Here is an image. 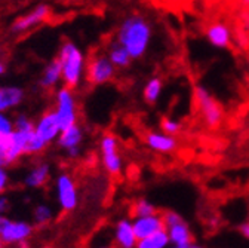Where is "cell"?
I'll use <instances>...</instances> for the list:
<instances>
[{"mask_svg": "<svg viewBox=\"0 0 249 248\" xmlns=\"http://www.w3.org/2000/svg\"><path fill=\"white\" fill-rule=\"evenodd\" d=\"M35 232V225L27 220H12L6 223L0 232V241L3 245H19L27 242Z\"/></svg>", "mask_w": 249, "mask_h": 248, "instance_id": "obj_11", "label": "cell"}, {"mask_svg": "<svg viewBox=\"0 0 249 248\" xmlns=\"http://www.w3.org/2000/svg\"><path fill=\"white\" fill-rule=\"evenodd\" d=\"M165 230L168 232L169 241L172 245H187L193 242V233L190 226L185 223L182 217L175 211H163Z\"/></svg>", "mask_w": 249, "mask_h": 248, "instance_id": "obj_9", "label": "cell"}, {"mask_svg": "<svg viewBox=\"0 0 249 248\" xmlns=\"http://www.w3.org/2000/svg\"><path fill=\"white\" fill-rule=\"evenodd\" d=\"M239 232H240V235H242L243 238L249 239V222H248V220L239 226Z\"/></svg>", "mask_w": 249, "mask_h": 248, "instance_id": "obj_30", "label": "cell"}, {"mask_svg": "<svg viewBox=\"0 0 249 248\" xmlns=\"http://www.w3.org/2000/svg\"><path fill=\"white\" fill-rule=\"evenodd\" d=\"M39 83H40V88H43V89H52V88H56L58 83H62L61 66L56 58L46 64V67L43 69V72L40 75Z\"/></svg>", "mask_w": 249, "mask_h": 248, "instance_id": "obj_21", "label": "cell"}, {"mask_svg": "<svg viewBox=\"0 0 249 248\" xmlns=\"http://www.w3.org/2000/svg\"><path fill=\"white\" fill-rule=\"evenodd\" d=\"M51 15V8L45 3H40L35 6L33 9H30L19 18H17L11 27V32L14 35H25L31 30H35L40 24L46 22Z\"/></svg>", "mask_w": 249, "mask_h": 248, "instance_id": "obj_10", "label": "cell"}, {"mask_svg": "<svg viewBox=\"0 0 249 248\" xmlns=\"http://www.w3.org/2000/svg\"><path fill=\"white\" fill-rule=\"evenodd\" d=\"M25 92L19 86H0V112H9L22 104Z\"/></svg>", "mask_w": 249, "mask_h": 248, "instance_id": "obj_18", "label": "cell"}, {"mask_svg": "<svg viewBox=\"0 0 249 248\" xmlns=\"http://www.w3.org/2000/svg\"><path fill=\"white\" fill-rule=\"evenodd\" d=\"M242 2V5H245V6H249V0H240Z\"/></svg>", "mask_w": 249, "mask_h": 248, "instance_id": "obj_35", "label": "cell"}, {"mask_svg": "<svg viewBox=\"0 0 249 248\" xmlns=\"http://www.w3.org/2000/svg\"><path fill=\"white\" fill-rule=\"evenodd\" d=\"M168 248H203L202 245H197L195 242H190L187 245H172V247H168Z\"/></svg>", "mask_w": 249, "mask_h": 248, "instance_id": "obj_31", "label": "cell"}, {"mask_svg": "<svg viewBox=\"0 0 249 248\" xmlns=\"http://www.w3.org/2000/svg\"><path fill=\"white\" fill-rule=\"evenodd\" d=\"M2 245H3V244H2V241H0V247H2Z\"/></svg>", "mask_w": 249, "mask_h": 248, "instance_id": "obj_37", "label": "cell"}, {"mask_svg": "<svg viewBox=\"0 0 249 248\" xmlns=\"http://www.w3.org/2000/svg\"><path fill=\"white\" fill-rule=\"evenodd\" d=\"M11 184V177L9 172L5 167H0V195H3Z\"/></svg>", "mask_w": 249, "mask_h": 248, "instance_id": "obj_28", "label": "cell"}, {"mask_svg": "<svg viewBox=\"0 0 249 248\" xmlns=\"http://www.w3.org/2000/svg\"><path fill=\"white\" fill-rule=\"evenodd\" d=\"M144 143L153 152L163 153V154L172 153L178 147V141H177L175 135L166 134L162 130H159V131H148L144 135Z\"/></svg>", "mask_w": 249, "mask_h": 248, "instance_id": "obj_15", "label": "cell"}, {"mask_svg": "<svg viewBox=\"0 0 249 248\" xmlns=\"http://www.w3.org/2000/svg\"><path fill=\"white\" fill-rule=\"evenodd\" d=\"M205 38L213 48L227 49L231 45L233 33L226 22L216 21V22H212L208 25L206 32H205Z\"/></svg>", "mask_w": 249, "mask_h": 248, "instance_id": "obj_16", "label": "cell"}, {"mask_svg": "<svg viewBox=\"0 0 249 248\" xmlns=\"http://www.w3.org/2000/svg\"><path fill=\"white\" fill-rule=\"evenodd\" d=\"M114 39L129 52L132 59H140L151 46L153 24L142 14H131L120 21Z\"/></svg>", "mask_w": 249, "mask_h": 248, "instance_id": "obj_1", "label": "cell"}, {"mask_svg": "<svg viewBox=\"0 0 249 248\" xmlns=\"http://www.w3.org/2000/svg\"><path fill=\"white\" fill-rule=\"evenodd\" d=\"M117 67L111 63L106 52H93L86 59L85 79L93 86L107 85L114 80Z\"/></svg>", "mask_w": 249, "mask_h": 248, "instance_id": "obj_5", "label": "cell"}, {"mask_svg": "<svg viewBox=\"0 0 249 248\" xmlns=\"http://www.w3.org/2000/svg\"><path fill=\"white\" fill-rule=\"evenodd\" d=\"M14 131H15L14 119L6 112H0V147L9 140Z\"/></svg>", "mask_w": 249, "mask_h": 248, "instance_id": "obj_25", "label": "cell"}, {"mask_svg": "<svg viewBox=\"0 0 249 248\" xmlns=\"http://www.w3.org/2000/svg\"><path fill=\"white\" fill-rule=\"evenodd\" d=\"M181 122L178 119H174V117H163L162 122H160V130L165 131L166 134H171V135H177L181 133Z\"/></svg>", "mask_w": 249, "mask_h": 248, "instance_id": "obj_27", "label": "cell"}, {"mask_svg": "<svg viewBox=\"0 0 249 248\" xmlns=\"http://www.w3.org/2000/svg\"><path fill=\"white\" fill-rule=\"evenodd\" d=\"M17 248H31L27 242H24V244H19V245H17Z\"/></svg>", "mask_w": 249, "mask_h": 248, "instance_id": "obj_34", "label": "cell"}, {"mask_svg": "<svg viewBox=\"0 0 249 248\" xmlns=\"http://www.w3.org/2000/svg\"><path fill=\"white\" fill-rule=\"evenodd\" d=\"M35 133L45 140L48 144L56 143L59 133H61V125L58 122V117L53 110H46L43 112L36 120H35Z\"/></svg>", "mask_w": 249, "mask_h": 248, "instance_id": "obj_13", "label": "cell"}, {"mask_svg": "<svg viewBox=\"0 0 249 248\" xmlns=\"http://www.w3.org/2000/svg\"><path fill=\"white\" fill-rule=\"evenodd\" d=\"M132 225H134V230L138 239H142L150 235L158 233L160 230H165L163 215L159 211L150 215H144V217H134Z\"/></svg>", "mask_w": 249, "mask_h": 248, "instance_id": "obj_14", "label": "cell"}, {"mask_svg": "<svg viewBox=\"0 0 249 248\" xmlns=\"http://www.w3.org/2000/svg\"><path fill=\"white\" fill-rule=\"evenodd\" d=\"M101 248H111V247H101Z\"/></svg>", "mask_w": 249, "mask_h": 248, "instance_id": "obj_36", "label": "cell"}, {"mask_svg": "<svg viewBox=\"0 0 249 248\" xmlns=\"http://www.w3.org/2000/svg\"><path fill=\"white\" fill-rule=\"evenodd\" d=\"M193 97H195V103L200 114V119L205 125L211 130L220 127L224 119V110L221 104L216 101L212 92L205 85H197L195 88Z\"/></svg>", "mask_w": 249, "mask_h": 248, "instance_id": "obj_3", "label": "cell"}, {"mask_svg": "<svg viewBox=\"0 0 249 248\" xmlns=\"http://www.w3.org/2000/svg\"><path fill=\"white\" fill-rule=\"evenodd\" d=\"M53 112L58 117L61 130L76 125L79 122V104L73 88L62 85L55 91Z\"/></svg>", "mask_w": 249, "mask_h": 248, "instance_id": "obj_4", "label": "cell"}, {"mask_svg": "<svg viewBox=\"0 0 249 248\" xmlns=\"http://www.w3.org/2000/svg\"><path fill=\"white\" fill-rule=\"evenodd\" d=\"M55 195L59 208L71 212L79 205V189L74 178L69 172H59L55 178Z\"/></svg>", "mask_w": 249, "mask_h": 248, "instance_id": "obj_7", "label": "cell"}, {"mask_svg": "<svg viewBox=\"0 0 249 248\" xmlns=\"http://www.w3.org/2000/svg\"><path fill=\"white\" fill-rule=\"evenodd\" d=\"M169 244H171V241H169L168 232L160 230V232L150 235L147 238L138 239L135 248H168Z\"/></svg>", "mask_w": 249, "mask_h": 248, "instance_id": "obj_23", "label": "cell"}, {"mask_svg": "<svg viewBox=\"0 0 249 248\" xmlns=\"http://www.w3.org/2000/svg\"><path fill=\"white\" fill-rule=\"evenodd\" d=\"M49 177H51V165L40 162L31 170H28V172L24 177V184L28 189H40L48 183Z\"/></svg>", "mask_w": 249, "mask_h": 248, "instance_id": "obj_19", "label": "cell"}, {"mask_svg": "<svg viewBox=\"0 0 249 248\" xmlns=\"http://www.w3.org/2000/svg\"><path fill=\"white\" fill-rule=\"evenodd\" d=\"M100 158L107 174L117 177L123 171V156L116 135L106 133L100 140Z\"/></svg>", "mask_w": 249, "mask_h": 248, "instance_id": "obj_6", "label": "cell"}, {"mask_svg": "<svg viewBox=\"0 0 249 248\" xmlns=\"http://www.w3.org/2000/svg\"><path fill=\"white\" fill-rule=\"evenodd\" d=\"M159 210L156 208V205L147 199H138L132 204L131 207V214L132 217H144V215H150L158 212Z\"/></svg>", "mask_w": 249, "mask_h": 248, "instance_id": "obj_26", "label": "cell"}, {"mask_svg": "<svg viewBox=\"0 0 249 248\" xmlns=\"http://www.w3.org/2000/svg\"><path fill=\"white\" fill-rule=\"evenodd\" d=\"M8 222H9V217H6V214H0V232L3 230Z\"/></svg>", "mask_w": 249, "mask_h": 248, "instance_id": "obj_32", "label": "cell"}, {"mask_svg": "<svg viewBox=\"0 0 249 248\" xmlns=\"http://www.w3.org/2000/svg\"><path fill=\"white\" fill-rule=\"evenodd\" d=\"M106 54L108 55L110 61L117 67V70L120 69H128L132 64V57L129 55V52L124 49L116 39L111 40L106 49Z\"/></svg>", "mask_w": 249, "mask_h": 248, "instance_id": "obj_20", "label": "cell"}, {"mask_svg": "<svg viewBox=\"0 0 249 248\" xmlns=\"http://www.w3.org/2000/svg\"><path fill=\"white\" fill-rule=\"evenodd\" d=\"M56 59L61 66L62 85L76 89L85 79L86 55L73 40H64L59 46Z\"/></svg>", "mask_w": 249, "mask_h": 248, "instance_id": "obj_2", "label": "cell"}, {"mask_svg": "<svg viewBox=\"0 0 249 248\" xmlns=\"http://www.w3.org/2000/svg\"><path fill=\"white\" fill-rule=\"evenodd\" d=\"M85 138V133L80 128L79 123L71 125L69 128L61 130L59 137L56 140V144L61 150L67 153V156L71 159H77L82 153V143Z\"/></svg>", "mask_w": 249, "mask_h": 248, "instance_id": "obj_12", "label": "cell"}, {"mask_svg": "<svg viewBox=\"0 0 249 248\" xmlns=\"http://www.w3.org/2000/svg\"><path fill=\"white\" fill-rule=\"evenodd\" d=\"M162 92H163V80L159 76H151L142 88V98L147 104L153 106L156 104L160 97H162Z\"/></svg>", "mask_w": 249, "mask_h": 248, "instance_id": "obj_22", "label": "cell"}, {"mask_svg": "<svg viewBox=\"0 0 249 248\" xmlns=\"http://www.w3.org/2000/svg\"><path fill=\"white\" fill-rule=\"evenodd\" d=\"M31 133H24V131H18L15 130L14 134L9 137V140L0 147V167H11L14 165L17 161H19L22 156L27 154V144H28V138L33 134Z\"/></svg>", "mask_w": 249, "mask_h": 248, "instance_id": "obj_8", "label": "cell"}, {"mask_svg": "<svg viewBox=\"0 0 249 248\" xmlns=\"http://www.w3.org/2000/svg\"><path fill=\"white\" fill-rule=\"evenodd\" d=\"M6 63H5V61L3 59H0V77H2L5 73H6Z\"/></svg>", "mask_w": 249, "mask_h": 248, "instance_id": "obj_33", "label": "cell"}, {"mask_svg": "<svg viewBox=\"0 0 249 248\" xmlns=\"http://www.w3.org/2000/svg\"><path fill=\"white\" fill-rule=\"evenodd\" d=\"M11 207H12V204H11L9 198L5 195H0V214H8L11 211Z\"/></svg>", "mask_w": 249, "mask_h": 248, "instance_id": "obj_29", "label": "cell"}, {"mask_svg": "<svg viewBox=\"0 0 249 248\" xmlns=\"http://www.w3.org/2000/svg\"><path fill=\"white\" fill-rule=\"evenodd\" d=\"M53 219V210L48 204H37L33 210V222L36 226H46Z\"/></svg>", "mask_w": 249, "mask_h": 248, "instance_id": "obj_24", "label": "cell"}, {"mask_svg": "<svg viewBox=\"0 0 249 248\" xmlns=\"http://www.w3.org/2000/svg\"><path fill=\"white\" fill-rule=\"evenodd\" d=\"M248 222H249V215H248Z\"/></svg>", "mask_w": 249, "mask_h": 248, "instance_id": "obj_38", "label": "cell"}, {"mask_svg": "<svg viewBox=\"0 0 249 248\" xmlns=\"http://www.w3.org/2000/svg\"><path fill=\"white\" fill-rule=\"evenodd\" d=\"M138 238L132 220L122 219L114 226V248H135Z\"/></svg>", "mask_w": 249, "mask_h": 248, "instance_id": "obj_17", "label": "cell"}]
</instances>
